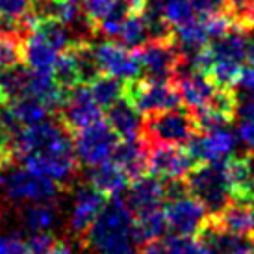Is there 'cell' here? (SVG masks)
I'll return each mask as SVG.
<instances>
[{"mask_svg": "<svg viewBox=\"0 0 254 254\" xmlns=\"http://www.w3.org/2000/svg\"><path fill=\"white\" fill-rule=\"evenodd\" d=\"M0 254H32V251L19 234H0Z\"/></svg>", "mask_w": 254, "mask_h": 254, "instance_id": "cell-37", "label": "cell"}, {"mask_svg": "<svg viewBox=\"0 0 254 254\" xmlns=\"http://www.w3.org/2000/svg\"><path fill=\"white\" fill-rule=\"evenodd\" d=\"M85 247L93 254H137L134 213L125 198L113 197L84 236Z\"/></svg>", "mask_w": 254, "mask_h": 254, "instance_id": "cell-2", "label": "cell"}, {"mask_svg": "<svg viewBox=\"0 0 254 254\" xmlns=\"http://www.w3.org/2000/svg\"><path fill=\"white\" fill-rule=\"evenodd\" d=\"M125 99L145 117L182 104L177 85L173 82H154L147 78L125 82Z\"/></svg>", "mask_w": 254, "mask_h": 254, "instance_id": "cell-8", "label": "cell"}, {"mask_svg": "<svg viewBox=\"0 0 254 254\" xmlns=\"http://www.w3.org/2000/svg\"><path fill=\"white\" fill-rule=\"evenodd\" d=\"M26 243H28L32 254H45L49 249H52L56 240H54L52 232H36V234H30Z\"/></svg>", "mask_w": 254, "mask_h": 254, "instance_id": "cell-38", "label": "cell"}, {"mask_svg": "<svg viewBox=\"0 0 254 254\" xmlns=\"http://www.w3.org/2000/svg\"><path fill=\"white\" fill-rule=\"evenodd\" d=\"M106 123L119 139H137V137H143L141 113L137 112L127 99L117 100L113 106L108 108Z\"/></svg>", "mask_w": 254, "mask_h": 254, "instance_id": "cell-20", "label": "cell"}, {"mask_svg": "<svg viewBox=\"0 0 254 254\" xmlns=\"http://www.w3.org/2000/svg\"><path fill=\"white\" fill-rule=\"evenodd\" d=\"M234 91L238 95V100H254V65H243V69L238 74V80L234 84Z\"/></svg>", "mask_w": 254, "mask_h": 254, "instance_id": "cell-34", "label": "cell"}, {"mask_svg": "<svg viewBox=\"0 0 254 254\" xmlns=\"http://www.w3.org/2000/svg\"><path fill=\"white\" fill-rule=\"evenodd\" d=\"M226 178L232 200L254 206V156L241 154L228 158Z\"/></svg>", "mask_w": 254, "mask_h": 254, "instance_id": "cell-19", "label": "cell"}, {"mask_svg": "<svg viewBox=\"0 0 254 254\" xmlns=\"http://www.w3.org/2000/svg\"><path fill=\"white\" fill-rule=\"evenodd\" d=\"M210 223L234 236H254V206L232 200L223 212L210 215Z\"/></svg>", "mask_w": 254, "mask_h": 254, "instance_id": "cell-21", "label": "cell"}, {"mask_svg": "<svg viewBox=\"0 0 254 254\" xmlns=\"http://www.w3.org/2000/svg\"><path fill=\"white\" fill-rule=\"evenodd\" d=\"M147 156H148V143L145 137L137 139H121L115 147V152L112 156V162H115L121 169L128 175L130 180L141 177L147 171Z\"/></svg>", "mask_w": 254, "mask_h": 254, "instance_id": "cell-22", "label": "cell"}, {"mask_svg": "<svg viewBox=\"0 0 254 254\" xmlns=\"http://www.w3.org/2000/svg\"><path fill=\"white\" fill-rule=\"evenodd\" d=\"M173 84L177 85L184 108H188L193 113L210 106V102L219 91V85H215V82L206 72L186 67H178Z\"/></svg>", "mask_w": 254, "mask_h": 254, "instance_id": "cell-16", "label": "cell"}, {"mask_svg": "<svg viewBox=\"0 0 254 254\" xmlns=\"http://www.w3.org/2000/svg\"><path fill=\"white\" fill-rule=\"evenodd\" d=\"M89 184L97 191H100L104 197H121L123 191H127L128 188V175L121 169L115 162H106L95 165L89 171Z\"/></svg>", "mask_w": 254, "mask_h": 254, "instance_id": "cell-23", "label": "cell"}, {"mask_svg": "<svg viewBox=\"0 0 254 254\" xmlns=\"http://www.w3.org/2000/svg\"><path fill=\"white\" fill-rule=\"evenodd\" d=\"M117 143H119V137L104 121H99L91 127L82 128L72 134V145H74L78 162L89 167L110 162Z\"/></svg>", "mask_w": 254, "mask_h": 254, "instance_id": "cell-10", "label": "cell"}, {"mask_svg": "<svg viewBox=\"0 0 254 254\" xmlns=\"http://www.w3.org/2000/svg\"><path fill=\"white\" fill-rule=\"evenodd\" d=\"M197 17H213L219 13H230V0H191Z\"/></svg>", "mask_w": 254, "mask_h": 254, "instance_id": "cell-35", "label": "cell"}, {"mask_svg": "<svg viewBox=\"0 0 254 254\" xmlns=\"http://www.w3.org/2000/svg\"><path fill=\"white\" fill-rule=\"evenodd\" d=\"M184 182L188 193L200 200L210 215L223 212L232 202L228 178H226V162L197 163L186 175Z\"/></svg>", "mask_w": 254, "mask_h": 254, "instance_id": "cell-4", "label": "cell"}, {"mask_svg": "<svg viewBox=\"0 0 254 254\" xmlns=\"http://www.w3.org/2000/svg\"><path fill=\"white\" fill-rule=\"evenodd\" d=\"M160 6H162L165 21L169 22L173 30L197 15L191 0H160Z\"/></svg>", "mask_w": 254, "mask_h": 254, "instance_id": "cell-32", "label": "cell"}, {"mask_svg": "<svg viewBox=\"0 0 254 254\" xmlns=\"http://www.w3.org/2000/svg\"><path fill=\"white\" fill-rule=\"evenodd\" d=\"M71 45V30L54 19H41L22 39V62L32 72L52 74L58 56Z\"/></svg>", "mask_w": 254, "mask_h": 254, "instance_id": "cell-3", "label": "cell"}, {"mask_svg": "<svg viewBox=\"0 0 254 254\" xmlns=\"http://www.w3.org/2000/svg\"><path fill=\"white\" fill-rule=\"evenodd\" d=\"M2 188L6 197L15 204L54 202L60 191V186L54 180L28 167H15L4 175Z\"/></svg>", "mask_w": 254, "mask_h": 254, "instance_id": "cell-7", "label": "cell"}, {"mask_svg": "<svg viewBox=\"0 0 254 254\" xmlns=\"http://www.w3.org/2000/svg\"><path fill=\"white\" fill-rule=\"evenodd\" d=\"M139 254H171V249L167 245V241L156 240V241H148L141 247Z\"/></svg>", "mask_w": 254, "mask_h": 254, "instance_id": "cell-41", "label": "cell"}, {"mask_svg": "<svg viewBox=\"0 0 254 254\" xmlns=\"http://www.w3.org/2000/svg\"><path fill=\"white\" fill-rule=\"evenodd\" d=\"M165 200H167L165 184L154 175H148V177L141 175L134 178L127 188V197H125V202L134 215L163 208Z\"/></svg>", "mask_w": 254, "mask_h": 254, "instance_id": "cell-17", "label": "cell"}, {"mask_svg": "<svg viewBox=\"0 0 254 254\" xmlns=\"http://www.w3.org/2000/svg\"><path fill=\"white\" fill-rule=\"evenodd\" d=\"M139 52L141 72L147 80L154 82H173L182 62V50L175 37L171 39H150L143 45Z\"/></svg>", "mask_w": 254, "mask_h": 254, "instance_id": "cell-9", "label": "cell"}, {"mask_svg": "<svg viewBox=\"0 0 254 254\" xmlns=\"http://www.w3.org/2000/svg\"><path fill=\"white\" fill-rule=\"evenodd\" d=\"M198 134L195 115L188 108H173L148 115L143 121V137L147 143L188 145Z\"/></svg>", "mask_w": 254, "mask_h": 254, "instance_id": "cell-6", "label": "cell"}, {"mask_svg": "<svg viewBox=\"0 0 254 254\" xmlns=\"http://www.w3.org/2000/svg\"><path fill=\"white\" fill-rule=\"evenodd\" d=\"M7 110L13 113V117L21 127H30L47 119L50 110L41 100L36 99L34 95H22L19 99H13L7 102Z\"/></svg>", "mask_w": 254, "mask_h": 254, "instance_id": "cell-27", "label": "cell"}, {"mask_svg": "<svg viewBox=\"0 0 254 254\" xmlns=\"http://www.w3.org/2000/svg\"><path fill=\"white\" fill-rule=\"evenodd\" d=\"M115 4V0H82V9H84V17L91 22L93 30L95 24L108 13V9Z\"/></svg>", "mask_w": 254, "mask_h": 254, "instance_id": "cell-36", "label": "cell"}, {"mask_svg": "<svg viewBox=\"0 0 254 254\" xmlns=\"http://www.w3.org/2000/svg\"><path fill=\"white\" fill-rule=\"evenodd\" d=\"M212 65L208 69V76L219 87H234L238 74L243 69L247 60V37L245 30L232 28L225 36L213 39L210 45Z\"/></svg>", "mask_w": 254, "mask_h": 254, "instance_id": "cell-5", "label": "cell"}, {"mask_svg": "<svg viewBox=\"0 0 254 254\" xmlns=\"http://www.w3.org/2000/svg\"><path fill=\"white\" fill-rule=\"evenodd\" d=\"M0 21L2 28L11 30L24 39L37 22L32 13V0H0Z\"/></svg>", "mask_w": 254, "mask_h": 254, "instance_id": "cell-24", "label": "cell"}, {"mask_svg": "<svg viewBox=\"0 0 254 254\" xmlns=\"http://www.w3.org/2000/svg\"><path fill=\"white\" fill-rule=\"evenodd\" d=\"M247 58L251 60V64L254 65V36L247 39Z\"/></svg>", "mask_w": 254, "mask_h": 254, "instance_id": "cell-43", "label": "cell"}, {"mask_svg": "<svg viewBox=\"0 0 254 254\" xmlns=\"http://www.w3.org/2000/svg\"><path fill=\"white\" fill-rule=\"evenodd\" d=\"M163 213L167 230H171L173 236H198L210 217L204 204L190 193L171 198L163 208Z\"/></svg>", "mask_w": 254, "mask_h": 254, "instance_id": "cell-13", "label": "cell"}, {"mask_svg": "<svg viewBox=\"0 0 254 254\" xmlns=\"http://www.w3.org/2000/svg\"><path fill=\"white\" fill-rule=\"evenodd\" d=\"M58 115H60V123L71 134H74L82 128H87L102 121V108L93 99L89 85L80 84L67 89L64 102L58 110Z\"/></svg>", "mask_w": 254, "mask_h": 254, "instance_id": "cell-11", "label": "cell"}, {"mask_svg": "<svg viewBox=\"0 0 254 254\" xmlns=\"http://www.w3.org/2000/svg\"><path fill=\"white\" fill-rule=\"evenodd\" d=\"M226 254H254V236H236Z\"/></svg>", "mask_w": 254, "mask_h": 254, "instance_id": "cell-39", "label": "cell"}, {"mask_svg": "<svg viewBox=\"0 0 254 254\" xmlns=\"http://www.w3.org/2000/svg\"><path fill=\"white\" fill-rule=\"evenodd\" d=\"M117 39H119L121 45H125L128 49H141L145 43L150 41L148 28L139 11L128 15L127 21L121 26L119 34H117Z\"/></svg>", "mask_w": 254, "mask_h": 254, "instance_id": "cell-30", "label": "cell"}, {"mask_svg": "<svg viewBox=\"0 0 254 254\" xmlns=\"http://www.w3.org/2000/svg\"><path fill=\"white\" fill-rule=\"evenodd\" d=\"M249 2H254V0H249Z\"/></svg>", "mask_w": 254, "mask_h": 254, "instance_id": "cell-46", "label": "cell"}, {"mask_svg": "<svg viewBox=\"0 0 254 254\" xmlns=\"http://www.w3.org/2000/svg\"><path fill=\"white\" fill-rule=\"evenodd\" d=\"M106 206V197L89 186H80L74 193L71 217H69V228L74 236H85L89 226L99 217L102 208Z\"/></svg>", "mask_w": 254, "mask_h": 254, "instance_id": "cell-18", "label": "cell"}, {"mask_svg": "<svg viewBox=\"0 0 254 254\" xmlns=\"http://www.w3.org/2000/svg\"><path fill=\"white\" fill-rule=\"evenodd\" d=\"M2 177H4V175H2V165H0V184H2Z\"/></svg>", "mask_w": 254, "mask_h": 254, "instance_id": "cell-45", "label": "cell"}, {"mask_svg": "<svg viewBox=\"0 0 254 254\" xmlns=\"http://www.w3.org/2000/svg\"><path fill=\"white\" fill-rule=\"evenodd\" d=\"M45 254H74V251H72V247L69 245V243H65V241H56V243L52 245V249H49Z\"/></svg>", "mask_w": 254, "mask_h": 254, "instance_id": "cell-42", "label": "cell"}, {"mask_svg": "<svg viewBox=\"0 0 254 254\" xmlns=\"http://www.w3.org/2000/svg\"><path fill=\"white\" fill-rule=\"evenodd\" d=\"M95 56H97L102 74L119 78L123 82L137 80L141 74L139 52L134 49H128L121 43L102 41L99 45H95Z\"/></svg>", "mask_w": 254, "mask_h": 254, "instance_id": "cell-14", "label": "cell"}, {"mask_svg": "<svg viewBox=\"0 0 254 254\" xmlns=\"http://www.w3.org/2000/svg\"><path fill=\"white\" fill-rule=\"evenodd\" d=\"M195 167L188 148L173 143H148L147 171L160 180H182Z\"/></svg>", "mask_w": 254, "mask_h": 254, "instance_id": "cell-12", "label": "cell"}, {"mask_svg": "<svg viewBox=\"0 0 254 254\" xmlns=\"http://www.w3.org/2000/svg\"><path fill=\"white\" fill-rule=\"evenodd\" d=\"M6 104V99H4V95H2V89H0V106H4Z\"/></svg>", "mask_w": 254, "mask_h": 254, "instance_id": "cell-44", "label": "cell"}, {"mask_svg": "<svg viewBox=\"0 0 254 254\" xmlns=\"http://www.w3.org/2000/svg\"><path fill=\"white\" fill-rule=\"evenodd\" d=\"M173 32L177 34V45L180 47L182 52H193V50L202 49L210 41V34H208L204 19L197 17V15L193 19H190L188 22L177 26Z\"/></svg>", "mask_w": 254, "mask_h": 254, "instance_id": "cell-28", "label": "cell"}, {"mask_svg": "<svg viewBox=\"0 0 254 254\" xmlns=\"http://www.w3.org/2000/svg\"><path fill=\"white\" fill-rule=\"evenodd\" d=\"M167 245L171 249V254H212L210 247L204 243L202 238L195 236H171Z\"/></svg>", "mask_w": 254, "mask_h": 254, "instance_id": "cell-33", "label": "cell"}, {"mask_svg": "<svg viewBox=\"0 0 254 254\" xmlns=\"http://www.w3.org/2000/svg\"><path fill=\"white\" fill-rule=\"evenodd\" d=\"M186 148L193 158L195 165L226 162L236 148V135L230 132L228 127L210 130V132H198L186 145Z\"/></svg>", "mask_w": 254, "mask_h": 254, "instance_id": "cell-15", "label": "cell"}, {"mask_svg": "<svg viewBox=\"0 0 254 254\" xmlns=\"http://www.w3.org/2000/svg\"><path fill=\"white\" fill-rule=\"evenodd\" d=\"M89 89L93 93V99L97 100V104L102 110H108L117 100L125 99V82L108 74H100L97 80H93Z\"/></svg>", "mask_w": 254, "mask_h": 254, "instance_id": "cell-29", "label": "cell"}, {"mask_svg": "<svg viewBox=\"0 0 254 254\" xmlns=\"http://www.w3.org/2000/svg\"><path fill=\"white\" fill-rule=\"evenodd\" d=\"M236 24H238V28L245 30V32L254 30V2H249V0L245 2V6H243V9H241V13L238 15Z\"/></svg>", "mask_w": 254, "mask_h": 254, "instance_id": "cell-40", "label": "cell"}, {"mask_svg": "<svg viewBox=\"0 0 254 254\" xmlns=\"http://www.w3.org/2000/svg\"><path fill=\"white\" fill-rule=\"evenodd\" d=\"M165 230H167V223H165L163 208L134 215V234L139 245H145L148 241L162 240Z\"/></svg>", "mask_w": 254, "mask_h": 254, "instance_id": "cell-26", "label": "cell"}, {"mask_svg": "<svg viewBox=\"0 0 254 254\" xmlns=\"http://www.w3.org/2000/svg\"><path fill=\"white\" fill-rule=\"evenodd\" d=\"M22 62V37L11 30L0 28V71Z\"/></svg>", "mask_w": 254, "mask_h": 254, "instance_id": "cell-31", "label": "cell"}, {"mask_svg": "<svg viewBox=\"0 0 254 254\" xmlns=\"http://www.w3.org/2000/svg\"><path fill=\"white\" fill-rule=\"evenodd\" d=\"M11 154L24 167L41 173L58 186L72 182L78 171L72 135L62 123L45 119L22 127L11 137Z\"/></svg>", "mask_w": 254, "mask_h": 254, "instance_id": "cell-1", "label": "cell"}, {"mask_svg": "<svg viewBox=\"0 0 254 254\" xmlns=\"http://www.w3.org/2000/svg\"><path fill=\"white\" fill-rule=\"evenodd\" d=\"M21 221L30 234L50 232L58 221L56 206H54V202L24 204L21 212Z\"/></svg>", "mask_w": 254, "mask_h": 254, "instance_id": "cell-25", "label": "cell"}]
</instances>
